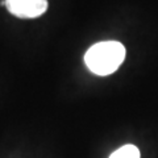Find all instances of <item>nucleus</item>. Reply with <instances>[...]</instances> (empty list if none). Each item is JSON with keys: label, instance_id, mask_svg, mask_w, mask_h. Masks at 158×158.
Returning <instances> with one entry per match:
<instances>
[{"label": "nucleus", "instance_id": "obj_1", "mask_svg": "<svg viewBox=\"0 0 158 158\" xmlns=\"http://www.w3.org/2000/svg\"><path fill=\"white\" fill-rule=\"evenodd\" d=\"M125 48L117 41H103L92 45L85 56L90 71L104 77L115 73L125 59Z\"/></svg>", "mask_w": 158, "mask_h": 158}, {"label": "nucleus", "instance_id": "obj_2", "mask_svg": "<svg viewBox=\"0 0 158 158\" xmlns=\"http://www.w3.org/2000/svg\"><path fill=\"white\" fill-rule=\"evenodd\" d=\"M3 4L20 19H34L48 9V0H4Z\"/></svg>", "mask_w": 158, "mask_h": 158}, {"label": "nucleus", "instance_id": "obj_3", "mask_svg": "<svg viewBox=\"0 0 158 158\" xmlns=\"http://www.w3.org/2000/svg\"><path fill=\"white\" fill-rule=\"evenodd\" d=\"M110 158H140V150L135 145H124L113 152Z\"/></svg>", "mask_w": 158, "mask_h": 158}]
</instances>
